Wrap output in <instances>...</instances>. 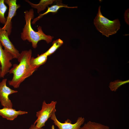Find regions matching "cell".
I'll return each instance as SVG.
<instances>
[{
    "mask_svg": "<svg viewBox=\"0 0 129 129\" xmlns=\"http://www.w3.org/2000/svg\"><path fill=\"white\" fill-rule=\"evenodd\" d=\"M129 82V80L122 81L118 80L114 81L111 82L109 84V87L111 91H115L122 85Z\"/></svg>",
    "mask_w": 129,
    "mask_h": 129,
    "instance_id": "17",
    "label": "cell"
},
{
    "mask_svg": "<svg viewBox=\"0 0 129 129\" xmlns=\"http://www.w3.org/2000/svg\"><path fill=\"white\" fill-rule=\"evenodd\" d=\"M29 129H43V128H39L37 127L34 124L31 125Z\"/></svg>",
    "mask_w": 129,
    "mask_h": 129,
    "instance_id": "19",
    "label": "cell"
},
{
    "mask_svg": "<svg viewBox=\"0 0 129 129\" xmlns=\"http://www.w3.org/2000/svg\"><path fill=\"white\" fill-rule=\"evenodd\" d=\"M93 22L97 30L102 35L107 37L116 34L120 26V22L118 19L111 21L103 16L101 12L100 6Z\"/></svg>",
    "mask_w": 129,
    "mask_h": 129,
    "instance_id": "3",
    "label": "cell"
},
{
    "mask_svg": "<svg viewBox=\"0 0 129 129\" xmlns=\"http://www.w3.org/2000/svg\"><path fill=\"white\" fill-rule=\"evenodd\" d=\"M25 1L32 7L36 9L37 13H38L45 10L48 5L52 4L56 1L55 0H41L38 4H36L33 3L28 0Z\"/></svg>",
    "mask_w": 129,
    "mask_h": 129,
    "instance_id": "12",
    "label": "cell"
},
{
    "mask_svg": "<svg viewBox=\"0 0 129 129\" xmlns=\"http://www.w3.org/2000/svg\"><path fill=\"white\" fill-rule=\"evenodd\" d=\"M124 19L126 23L129 25V9H127L125 11L124 15Z\"/></svg>",
    "mask_w": 129,
    "mask_h": 129,
    "instance_id": "18",
    "label": "cell"
},
{
    "mask_svg": "<svg viewBox=\"0 0 129 129\" xmlns=\"http://www.w3.org/2000/svg\"><path fill=\"white\" fill-rule=\"evenodd\" d=\"M7 79L5 78L0 82V102L4 107L12 108V102L9 98L11 94L17 92L18 91L13 90L6 85Z\"/></svg>",
    "mask_w": 129,
    "mask_h": 129,
    "instance_id": "6",
    "label": "cell"
},
{
    "mask_svg": "<svg viewBox=\"0 0 129 129\" xmlns=\"http://www.w3.org/2000/svg\"><path fill=\"white\" fill-rule=\"evenodd\" d=\"M7 7L4 2V0H0V23L4 24L6 18L5 17V13Z\"/></svg>",
    "mask_w": 129,
    "mask_h": 129,
    "instance_id": "16",
    "label": "cell"
},
{
    "mask_svg": "<svg viewBox=\"0 0 129 129\" xmlns=\"http://www.w3.org/2000/svg\"><path fill=\"white\" fill-rule=\"evenodd\" d=\"M57 103L56 101H51L49 103H47L45 101L43 102L42 109L37 112V118L34 123L37 127L42 128L45 125L46 122L52 114L56 112Z\"/></svg>",
    "mask_w": 129,
    "mask_h": 129,
    "instance_id": "4",
    "label": "cell"
},
{
    "mask_svg": "<svg viewBox=\"0 0 129 129\" xmlns=\"http://www.w3.org/2000/svg\"><path fill=\"white\" fill-rule=\"evenodd\" d=\"M79 129H80V128H79Z\"/></svg>",
    "mask_w": 129,
    "mask_h": 129,
    "instance_id": "21",
    "label": "cell"
},
{
    "mask_svg": "<svg viewBox=\"0 0 129 129\" xmlns=\"http://www.w3.org/2000/svg\"><path fill=\"white\" fill-rule=\"evenodd\" d=\"M80 129H109V127L102 124L89 121L84 124Z\"/></svg>",
    "mask_w": 129,
    "mask_h": 129,
    "instance_id": "14",
    "label": "cell"
},
{
    "mask_svg": "<svg viewBox=\"0 0 129 129\" xmlns=\"http://www.w3.org/2000/svg\"><path fill=\"white\" fill-rule=\"evenodd\" d=\"M7 32L0 27V42L4 49L10 54L13 59H17L20 53L10 41Z\"/></svg>",
    "mask_w": 129,
    "mask_h": 129,
    "instance_id": "7",
    "label": "cell"
},
{
    "mask_svg": "<svg viewBox=\"0 0 129 129\" xmlns=\"http://www.w3.org/2000/svg\"><path fill=\"white\" fill-rule=\"evenodd\" d=\"M4 2L8 5L9 10L6 22L2 28L3 30H6L9 36H10L11 34L12 28L11 20L16 15V11L20 7V5L17 4L16 0H4Z\"/></svg>",
    "mask_w": 129,
    "mask_h": 129,
    "instance_id": "5",
    "label": "cell"
},
{
    "mask_svg": "<svg viewBox=\"0 0 129 129\" xmlns=\"http://www.w3.org/2000/svg\"><path fill=\"white\" fill-rule=\"evenodd\" d=\"M1 63L0 62V77L1 76Z\"/></svg>",
    "mask_w": 129,
    "mask_h": 129,
    "instance_id": "20",
    "label": "cell"
},
{
    "mask_svg": "<svg viewBox=\"0 0 129 129\" xmlns=\"http://www.w3.org/2000/svg\"><path fill=\"white\" fill-rule=\"evenodd\" d=\"M28 112L21 110L16 111L15 109L6 107H3L0 109V115L8 120H13L18 116L27 114Z\"/></svg>",
    "mask_w": 129,
    "mask_h": 129,
    "instance_id": "10",
    "label": "cell"
},
{
    "mask_svg": "<svg viewBox=\"0 0 129 129\" xmlns=\"http://www.w3.org/2000/svg\"><path fill=\"white\" fill-rule=\"evenodd\" d=\"M32 51L31 49L22 51L17 59L18 64H13L9 72L12 74V79L8 81L9 84L15 88H19L21 83L26 78L32 75L38 69L32 66L30 63Z\"/></svg>",
    "mask_w": 129,
    "mask_h": 129,
    "instance_id": "1",
    "label": "cell"
},
{
    "mask_svg": "<svg viewBox=\"0 0 129 129\" xmlns=\"http://www.w3.org/2000/svg\"><path fill=\"white\" fill-rule=\"evenodd\" d=\"M25 24L21 34V38L23 41L27 40L31 43L34 48L37 47L38 42L41 40L45 41L48 43L51 42L54 38L50 35L45 34L43 32L42 27L39 26L37 28L38 31H35L31 26V20L34 18V12L32 9L24 12Z\"/></svg>",
    "mask_w": 129,
    "mask_h": 129,
    "instance_id": "2",
    "label": "cell"
},
{
    "mask_svg": "<svg viewBox=\"0 0 129 129\" xmlns=\"http://www.w3.org/2000/svg\"><path fill=\"white\" fill-rule=\"evenodd\" d=\"M47 59V56L44 53L40 55L38 54V56L36 58L31 57L30 63L32 66L38 68L40 66L46 63Z\"/></svg>",
    "mask_w": 129,
    "mask_h": 129,
    "instance_id": "13",
    "label": "cell"
},
{
    "mask_svg": "<svg viewBox=\"0 0 129 129\" xmlns=\"http://www.w3.org/2000/svg\"><path fill=\"white\" fill-rule=\"evenodd\" d=\"M62 7L76 8H77V6L69 7L67 5L62 3L57 2V4L55 5H53L50 7H48V10L45 12L43 14H40L38 17L34 18L32 22V24H34L38 20L42 17L43 16L50 12L53 13L56 12L60 8Z\"/></svg>",
    "mask_w": 129,
    "mask_h": 129,
    "instance_id": "11",
    "label": "cell"
},
{
    "mask_svg": "<svg viewBox=\"0 0 129 129\" xmlns=\"http://www.w3.org/2000/svg\"><path fill=\"white\" fill-rule=\"evenodd\" d=\"M50 118L53 122V123L59 129H79L84 123L85 118L81 117H79L76 122L71 123V121L68 119L64 123L59 121L56 116L55 113H53Z\"/></svg>",
    "mask_w": 129,
    "mask_h": 129,
    "instance_id": "8",
    "label": "cell"
},
{
    "mask_svg": "<svg viewBox=\"0 0 129 129\" xmlns=\"http://www.w3.org/2000/svg\"><path fill=\"white\" fill-rule=\"evenodd\" d=\"M62 40L59 38L54 41L52 46L44 54L47 56L54 53L59 47L63 44Z\"/></svg>",
    "mask_w": 129,
    "mask_h": 129,
    "instance_id": "15",
    "label": "cell"
},
{
    "mask_svg": "<svg viewBox=\"0 0 129 129\" xmlns=\"http://www.w3.org/2000/svg\"><path fill=\"white\" fill-rule=\"evenodd\" d=\"M13 58L11 55L2 48L0 42V62L1 63V72L0 78H4L9 72L12 66L10 61Z\"/></svg>",
    "mask_w": 129,
    "mask_h": 129,
    "instance_id": "9",
    "label": "cell"
}]
</instances>
